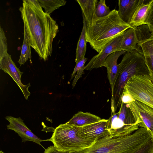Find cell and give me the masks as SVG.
<instances>
[{
  "mask_svg": "<svg viewBox=\"0 0 153 153\" xmlns=\"http://www.w3.org/2000/svg\"><path fill=\"white\" fill-rule=\"evenodd\" d=\"M19 10L31 47L44 61L51 56L54 39L59 31L56 21L42 10L38 0H23Z\"/></svg>",
  "mask_w": 153,
  "mask_h": 153,
  "instance_id": "1",
  "label": "cell"
},
{
  "mask_svg": "<svg viewBox=\"0 0 153 153\" xmlns=\"http://www.w3.org/2000/svg\"><path fill=\"white\" fill-rule=\"evenodd\" d=\"M152 140L150 132L140 127L129 135L116 137L108 136L97 140L89 148L71 153H133Z\"/></svg>",
  "mask_w": 153,
  "mask_h": 153,
  "instance_id": "2",
  "label": "cell"
},
{
  "mask_svg": "<svg viewBox=\"0 0 153 153\" xmlns=\"http://www.w3.org/2000/svg\"><path fill=\"white\" fill-rule=\"evenodd\" d=\"M130 28L129 25L120 18L118 10L114 9L108 15L97 18L91 25L86 26V41L99 53L108 43L123 34Z\"/></svg>",
  "mask_w": 153,
  "mask_h": 153,
  "instance_id": "3",
  "label": "cell"
},
{
  "mask_svg": "<svg viewBox=\"0 0 153 153\" xmlns=\"http://www.w3.org/2000/svg\"><path fill=\"white\" fill-rule=\"evenodd\" d=\"M149 75L143 55L134 50L127 52L123 57L119 67L116 79L111 90V115L120 108L125 86L134 75Z\"/></svg>",
  "mask_w": 153,
  "mask_h": 153,
  "instance_id": "4",
  "label": "cell"
},
{
  "mask_svg": "<svg viewBox=\"0 0 153 153\" xmlns=\"http://www.w3.org/2000/svg\"><path fill=\"white\" fill-rule=\"evenodd\" d=\"M80 127L62 124L56 128L51 137L45 141L51 142L58 151L70 153L78 152L92 146L97 140L78 136Z\"/></svg>",
  "mask_w": 153,
  "mask_h": 153,
  "instance_id": "5",
  "label": "cell"
},
{
  "mask_svg": "<svg viewBox=\"0 0 153 153\" xmlns=\"http://www.w3.org/2000/svg\"><path fill=\"white\" fill-rule=\"evenodd\" d=\"M123 91L135 100L153 108V82L149 75H134L128 81Z\"/></svg>",
  "mask_w": 153,
  "mask_h": 153,
  "instance_id": "6",
  "label": "cell"
},
{
  "mask_svg": "<svg viewBox=\"0 0 153 153\" xmlns=\"http://www.w3.org/2000/svg\"><path fill=\"white\" fill-rule=\"evenodd\" d=\"M128 104L138 126L149 131L153 140V108L136 100Z\"/></svg>",
  "mask_w": 153,
  "mask_h": 153,
  "instance_id": "7",
  "label": "cell"
},
{
  "mask_svg": "<svg viewBox=\"0 0 153 153\" xmlns=\"http://www.w3.org/2000/svg\"><path fill=\"white\" fill-rule=\"evenodd\" d=\"M0 69L8 74L18 86L23 93L25 98L27 100L30 93L29 88L30 83L26 85L23 84L21 78L23 72H21L12 60L11 56L7 53L0 58Z\"/></svg>",
  "mask_w": 153,
  "mask_h": 153,
  "instance_id": "8",
  "label": "cell"
},
{
  "mask_svg": "<svg viewBox=\"0 0 153 153\" xmlns=\"http://www.w3.org/2000/svg\"><path fill=\"white\" fill-rule=\"evenodd\" d=\"M123 35L108 43L100 53L91 59L85 66V70L90 71L102 67L105 59L110 54L115 52L123 51L121 47Z\"/></svg>",
  "mask_w": 153,
  "mask_h": 153,
  "instance_id": "9",
  "label": "cell"
},
{
  "mask_svg": "<svg viewBox=\"0 0 153 153\" xmlns=\"http://www.w3.org/2000/svg\"><path fill=\"white\" fill-rule=\"evenodd\" d=\"M9 122L7 126V129L14 131L21 137L22 142L32 141L41 146V143L45 140H43L36 135L27 126L21 117L16 118L9 116L5 117Z\"/></svg>",
  "mask_w": 153,
  "mask_h": 153,
  "instance_id": "10",
  "label": "cell"
},
{
  "mask_svg": "<svg viewBox=\"0 0 153 153\" xmlns=\"http://www.w3.org/2000/svg\"><path fill=\"white\" fill-rule=\"evenodd\" d=\"M107 120L102 119L99 121L80 127L78 133L80 137L96 140L109 136L107 130Z\"/></svg>",
  "mask_w": 153,
  "mask_h": 153,
  "instance_id": "11",
  "label": "cell"
},
{
  "mask_svg": "<svg viewBox=\"0 0 153 153\" xmlns=\"http://www.w3.org/2000/svg\"><path fill=\"white\" fill-rule=\"evenodd\" d=\"M145 1L118 0V13L120 18L125 22L129 25L137 10Z\"/></svg>",
  "mask_w": 153,
  "mask_h": 153,
  "instance_id": "12",
  "label": "cell"
},
{
  "mask_svg": "<svg viewBox=\"0 0 153 153\" xmlns=\"http://www.w3.org/2000/svg\"><path fill=\"white\" fill-rule=\"evenodd\" d=\"M126 52L125 51H122L113 53L106 58L102 65V67H105L107 69L108 77L111 89L114 84L118 69L117 60L120 56Z\"/></svg>",
  "mask_w": 153,
  "mask_h": 153,
  "instance_id": "13",
  "label": "cell"
},
{
  "mask_svg": "<svg viewBox=\"0 0 153 153\" xmlns=\"http://www.w3.org/2000/svg\"><path fill=\"white\" fill-rule=\"evenodd\" d=\"M141 52L144 56L149 72V75L153 82V39L150 38L137 42Z\"/></svg>",
  "mask_w": 153,
  "mask_h": 153,
  "instance_id": "14",
  "label": "cell"
},
{
  "mask_svg": "<svg viewBox=\"0 0 153 153\" xmlns=\"http://www.w3.org/2000/svg\"><path fill=\"white\" fill-rule=\"evenodd\" d=\"M80 6L83 19L86 26L92 23L97 18L96 15V9L98 1L97 0H77Z\"/></svg>",
  "mask_w": 153,
  "mask_h": 153,
  "instance_id": "15",
  "label": "cell"
},
{
  "mask_svg": "<svg viewBox=\"0 0 153 153\" xmlns=\"http://www.w3.org/2000/svg\"><path fill=\"white\" fill-rule=\"evenodd\" d=\"M102 120L99 117L90 113L78 112L74 115L67 124L77 127H82L99 121Z\"/></svg>",
  "mask_w": 153,
  "mask_h": 153,
  "instance_id": "16",
  "label": "cell"
},
{
  "mask_svg": "<svg viewBox=\"0 0 153 153\" xmlns=\"http://www.w3.org/2000/svg\"><path fill=\"white\" fill-rule=\"evenodd\" d=\"M151 0H145L137 10L129 24L131 28L146 24L150 8Z\"/></svg>",
  "mask_w": 153,
  "mask_h": 153,
  "instance_id": "17",
  "label": "cell"
},
{
  "mask_svg": "<svg viewBox=\"0 0 153 153\" xmlns=\"http://www.w3.org/2000/svg\"><path fill=\"white\" fill-rule=\"evenodd\" d=\"M137 44L135 28H130L125 31L123 35L121 45L122 50L127 52L135 50L139 53L140 49Z\"/></svg>",
  "mask_w": 153,
  "mask_h": 153,
  "instance_id": "18",
  "label": "cell"
},
{
  "mask_svg": "<svg viewBox=\"0 0 153 153\" xmlns=\"http://www.w3.org/2000/svg\"><path fill=\"white\" fill-rule=\"evenodd\" d=\"M30 42L26 28L24 26V35L23 44L18 62L20 65H24L29 59L32 63Z\"/></svg>",
  "mask_w": 153,
  "mask_h": 153,
  "instance_id": "19",
  "label": "cell"
},
{
  "mask_svg": "<svg viewBox=\"0 0 153 153\" xmlns=\"http://www.w3.org/2000/svg\"><path fill=\"white\" fill-rule=\"evenodd\" d=\"M83 27L81 35L78 42L76 49L75 62L77 63L85 58L86 49V43L85 33L86 25L83 19Z\"/></svg>",
  "mask_w": 153,
  "mask_h": 153,
  "instance_id": "20",
  "label": "cell"
},
{
  "mask_svg": "<svg viewBox=\"0 0 153 153\" xmlns=\"http://www.w3.org/2000/svg\"><path fill=\"white\" fill-rule=\"evenodd\" d=\"M40 6L45 10V12L50 14L55 10L65 5L66 1L64 0H38Z\"/></svg>",
  "mask_w": 153,
  "mask_h": 153,
  "instance_id": "21",
  "label": "cell"
},
{
  "mask_svg": "<svg viewBox=\"0 0 153 153\" xmlns=\"http://www.w3.org/2000/svg\"><path fill=\"white\" fill-rule=\"evenodd\" d=\"M105 0H100L98 2L96 9V15L97 18L105 16L111 12L109 7L105 4Z\"/></svg>",
  "mask_w": 153,
  "mask_h": 153,
  "instance_id": "22",
  "label": "cell"
},
{
  "mask_svg": "<svg viewBox=\"0 0 153 153\" xmlns=\"http://www.w3.org/2000/svg\"><path fill=\"white\" fill-rule=\"evenodd\" d=\"M7 40L2 28L0 27V58L7 53Z\"/></svg>",
  "mask_w": 153,
  "mask_h": 153,
  "instance_id": "23",
  "label": "cell"
},
{
  "mask_svg": "<svg viewBox=\"0 0 153 153\" xmlns=\"http://www.w3.org/2000/svg\"><path fill=\"white\" fill-rule=\"evenodd\" d=\"M150 4V8L146 25L148 26L152 33L153 32V0H151Z\"/></svg>",
  "mask_w": 153,
  "mask_h": 153,
  "instance_id": "24",
  "label": "cell"
},
{
  "mask_svg": "<svg viewBox=\"0 0 153 153\" xmlns=\"http://www.w3.org/2000/svg\"><path fill=\"white\" fill-rule=\"evenodd\" d=\"M133 153H153V140Z\"/></svg>",
  "mask_w": 153,
  "mask_h": 153,
  "instance_id": "25",
  "label": "cell"
},
{
  "mask_svg": "<svg viewBox=\"0 0 153 153\" xmlns=\"http://www.w3.org/2000/svg\"><path fill=\"white\" fill-rule=\"evenodd\" d=\"M87 58L85 57L76 63L74 71L71 74V80L75 76L76 72H77L80 69L85 66L84 65L87 60Z\"/></svg>",
  "mask_w": 153,
  "mask_h": 153,
  "instance_id": "26",
  "label": "cell"
},
{
  "mask_svg": "<svg viewBox=\"0 0 153 153\" xmlns=\"http://www.w3.org/2000/svg\"><path fill=\"white\" fill-rule=\"evenodd\" d=\"M134 100H135L126 91H123L121 98V102L125 104H128Z\"/></svg>",
  "mask_w": 153,
  "mask_h": 153,
  "instance_id": "27",
  "label": "cell"
},
{
  "mask_svg": "<svg viewBox=\"0 0 153 153\" xmlns=\"http://www.w3.org/2000/svg\"><path fill=\"white\" fill-rule=\"evenodd\" d=\"M44 153H70L58 150L54 146H51L45 149Z\"/></svg>",
  "mask_w": 153,
  "mask_h": 153,
  "instance_id": "28",
  "label": "cell"
},
{
  "mask_svg": "<svg viewBox=\"0 0 153 153\" xmlns=\"http://www.w3.org/2000/svg\"><path fill=\"white\" fill-rule=\"evenodd\" d=\"M150 39H153V32L151 33V36Z\"/></svg>",
  "mask_w": 153,
  "mask_h": 153,
  "instance_id": "29",
  "label": "cell"
},
{
  "mask_svg": "<svg viewBox=\"0 0 153 153\" xmlns=\"http://www.w3.org/2000/svg\"><path fill=\"white\" fill-rule=\"evenodd\" d=\"M0 153H5L3 152L1 150L0 151Z\"/></svg>",
  "mask_w": 153,
  "mask_h": 153,
  "instance_id": "30",
  "label": "cell"
}]
</instances>
